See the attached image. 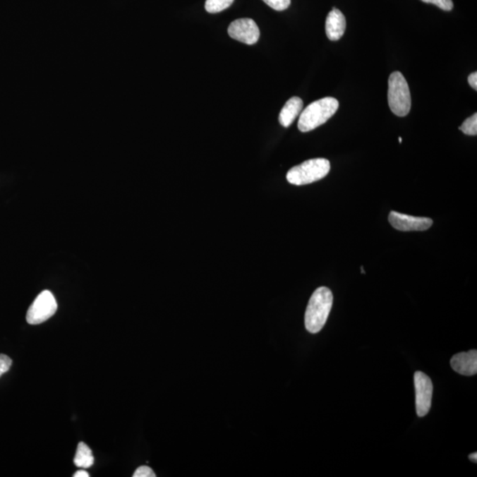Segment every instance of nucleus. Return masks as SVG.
Segmentation results:
<instances>
[{"label":"nucleus","mask_w":477,"mask_h":477,"mask_svg":"<svg viewBox=\"0 0 477 477\" xmlns=\"http://www.w3.org/2000/svg\"><path fill=\"white\" fill-rule=\"evenodd\" d=\"M134 477H155L156 473H154L153 470L150 468L148 466H139L138 469L135 470Z\"/></svg>","instance_id":"18"},{"label":"nucleus","mask_w":477,"mask_h":477,"mask_svg":"<svg viewBox=\"0 0 477 477\" xmlns=\"http://www.w3.org/2000/svg\"><path fill=\"white\" fill-rule=\"evenodd\" d=\"M459 131L468 135H477V114H475L463 122Z\"/></svg>","instance_id":"14"},{"label":"nucleus","mask_w":477,"mask_h":477,"mask_svg":"<svg viewBox=\"0 0 477 477\" xmlns=\"http://www.w3.org/2000/svg\"><path fill=\"white\" fill-rule=\"evenodd\" d=\"M331 170L330 161L325 159H313L305 161L289 171L286 180L290 184L303 186L320 181Z\"/></svg>","instance_id":"3"},{"label":"nucleus","mask_w":477,"mask_h":477,"mask_svg":"<svg viewBox=\"0 0 477 477\" xmlns=\"http://www.w3.org/2000/svg\"><path fill=\"white\" fill-rule=\"evenodd\" d=\"M303 101L301 98L294 97L290 98L284 105L282 111H280L279 121V123L284 128H289L292 125L293 122L299 116L301 111H303Z\"/></svg>","instance_id":"11"},{"label":"nucleus","mask_w":477,"mask_h":477,"mask_svg":"<svg viewBox=\"0 0 477 477\" xmlns=\"http://www.w3.org/2000/svg\"><path fill=\"white\" fill-rule=\"evenodd\" d=\"M95 459L92 454V451L89 447V445H87L83 442H80L77 447L76 454L75 459H73V463H75L76 466L82 469H89L91 466L94 464Z\"/></svg>","instance_id":"12"},{"label":"nucleus","mask_w":477,"mask_h":477,"mask_svg":"<svg viewBox=\"0 0 477 477\" xmlns=\"http://www.w3.org/2000/svg\"><path fill=\"white\" fill-rule=\"evenodd\" d=\"M422 1L427 3V4L437 6V8L444 10V11H452V8H454L452 0H422Z\"/></svg>","instance_id":"16"},{"label":"nucleus","mask_w":477,"mask_h":477,"mask_svg":"<svg viewBox=\"0 0 477 477\" xmlns=\"http://www.w3.org/2000/svg\"><path fill=\"white\" fill-rule=\"evenodd\" d=\"M388 104L399 117H405L411 109V94L408 82L401 72H394L388 80Z\"/></svg>","instance_id":"4"},{"label":"nucleus","mask_w":477,"mask_h":477,"mask_svg":"<svg viewBox=\"0 0 477 477\" xmlns=\"http://www.w3.org/2000/svg\"><path fill=\"white\" fill-rule=\"evenodd\" d=\"M416 413L423 417L429 413L433 401V385L426 374L416 371L415 376Z\"/></svg>","instance_id":"6"},{"label":"nucleus","mask_w":477,"mask_h":477,"mask_svg":"<svg viewBox=\"0 0 477 477\" xmlns=\"http://www.w3.org/2000/svg\"><path fill=\"white\" fill-rule=\"evenodd\" d=\"M12 363L11 358L6 354H0V378L8 373L12 366Z\"/></svg>","instance_id":"17"},{"label":"nucleus","mask_w":477,"mask_h":477,"mask_svg":"<svg viewBox=\"0 0 477 477\" xmlns=\"http://www.w3.org/2000/svg\"><path fill=\"white\" fill-rule=\"evenodd\" d=\"M469 85L473 87V90H477V73H472L471 75L469 76Z\"/></svg>","instance_id":"19"},{"label":"nucleus","mask_w":477,"mask_h":477,"mask_svg":"<svg viewBox=\"0 0 477 477\" xmlns=\"http://www.w3.org/2000/svg\"><path fill=\"white\" fill-rule=\"evenodd\" d=\"M469 458L470 461H471L472 462L476 463L477 462V454H476V452H473V454H471L469 456Z\"/></svg>","instance_id":"21"},{"label":"nucleus","mask_w":477,"mask_h":477,"mask_svg":"<svg viewBox=\"0 0 477 477\" xmlns=\"http://www.w3.org/2000/svg\"><path fill=\"white\" fill-rule=\"evenodd\" d=\"M451 366L463 376H473L477 373V351L456 354L451 359Z\"/></svg>","instance_id":"9"},{"label":"nucleus","mask_w":477,"mask_h":477,"mask_svg":"<svg viewBox=\"0 0 477 477\" xmlns=\"http://www.w3.org/2000/svg\"><path fill=\"white\" fill-rule=\"evenodd\" d=\"M73 477H90V473L85 470H79V471L73 473Z\"/></svg>","instance_id":"20"},{"label":"nucleus","mask_w":477,"mask_h":477,"mask_svg":"<svg viewBox=\"0 0 477 477\" xmlns=\"http://www.w3.org/2000/svg\"><path fill=\"white\" fill-rule=\"evenodd\" d=\"M234 0H206L205 9L210 13H217L230 8Z\"/></svg>","instance_id":"13"},{"label":"nucleus","mask_w":477,"mask_h":477,"mask_svg":"<svg viewBox=\"0 0 477 477\" xmlns=\"http://www.w3.org/2000/svg\"><path fill=\"white\" fill-rule=\"evenodd\" d=\"M339 105L336 98L330 97L313 102L301 112L298 128L301 132L306 133L320 127L336 114Z\"/></svg>","instance_id":"2"},{"label":"nucleus","mask_w":477,"mask_h":477,"mask_svg":"<svg viewBox=\"0 0 477 477\" xmlns=\"http://www.w3.org/2000/svg\"><path fill=\"white\" fill-rule=\"evenodd\" d=\"M228 34L233 40L248 45L257 44L260 37L257 23L250 18L235 20L228 27Z\"/></svg>","instance_id":"7"},{"label":"nucleus","mask_w":477,"mask_h":477,"mask_svg":"<svg viewBox=\"0 0 477 477\" xmlns=\"http://www.w3.org/2000/svg\"><path fill=\"white\" fill-rule=\"evenodd\" d=\"M399 142L401 143H402V138H399Z\"/></svg>","instance_id":"22"},{"label":"nucleus","mask_w":477,"mask_h":477,"mask_svg":"<svg viewBox=\"0 0 477 477\" xmlns=\"http://www.w3.org/2000/svg\"><path fill=\"white\" fill-rule=\"evenodd\" d=\"M389 222L399 231H425L433 226V219L429 217H413L396 212L389 214Z\"/></svg>","instance_id":"8"},{"label":"nucleus","mask_w":477,"mask_h":477,"mask_svg":"<svg viewBox=\"0 0 477 477\" xmlns=\"http://www.w3.org/2000/svg\"><path fill=\"white\" fill-rule=\"evenodd\" d=\"M58 304L54 294L44 290L36 298L28 310L27 322L30 325H40L47 321L57 311Z\"/></svg>","instance_id":"5"},{"label":"nucleus","mask_w":477,"mask_h":477,"mask_svg":"<svg viewBox=\"0 0 477 477\" xmlns=\"http://www.w3.org/2000/svg\"><path fill=\"white\" fill-rule=\"evenodd\" d=\"M346 27V18L340 10L333 8L329 13L325 22V32L331 41H338L345 33Z\"/></svg>","instance_id":"10"},{"label":"nucleus","mask_w":477,"mask_h":477,"mask_svg":"<svg viewBox=\"0 0 477 477\" xmlns=\"http://www.w3.org/2000/svg\"><path fill=\"white\" fill-rule=\"evenodd\" d=\"M333 303L332 291L328 287H319L312 294L305 313V326L308 332L318 333L327 321Z\"/></svg>","instance_id":"1"},{"label":"nucleus","mask_w":477,"mask_h":477,"mask_svg":"<svg viewBox=\"0 0 477 477\" xmlns=\"http://www.w3.org/2000/svg\"><path fill=\"white\" fill-rule=\"evenodd\" d=\"M262 1L276 11H284L291 5V0H262Z\"/></svg>","instance_id":"15"}]
</instances>
